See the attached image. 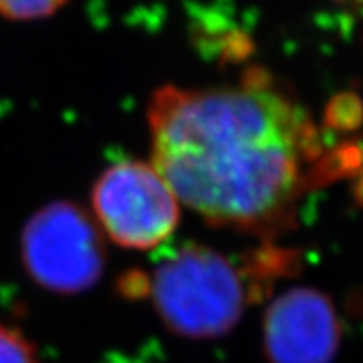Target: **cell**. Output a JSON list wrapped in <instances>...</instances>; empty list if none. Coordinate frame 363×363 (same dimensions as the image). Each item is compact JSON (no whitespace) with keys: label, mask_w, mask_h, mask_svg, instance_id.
<instances>
[{"label":"cell","mask_w":363,"mask_h":363,"mask_svg":"<svg viewBox=\"0 0 363 363\" xmlns=\"http://www.w3.org/2000/svg\"><path fill=\"white\" fill-rule=\"evenodd\" d=\"M21 254L32 280L63 295L86 291L104 271L99 228L71 202H52L35 211L23 230Z\"/></svg>","instance_id":"cell-3"},{"label":"cell","mask_w":363,"mask_h":363,"mask_svg":"<svg viewBox=\"0 0 363 363\" xmlns=\"http://www.w3.org/2000/svg\"><path fill=\"white\" fill-rule=\"evenodd\" d=\"M263 340L271 363H332L341 341L340 319L323 293L296 287L272 301Z\"/></svg>","instance_id":"cell-5"},{"label":"cell","mask_w":363,"mask_h":363,"mask_svg":"<svg viewBox=\"0 0 363 363\" xmlns=\"http://www.w3.org/2000/svg\"><path fill=\"white\" fill-rule=\"evenodd\" d=\"M328 125L341 132L358 128L363 121V104L358 96L352 93H343L330 102Z\"/></svg>","instance_id":"cell-6"},{"label":"cell","mask_w":363,"mask_h":363,"mask_svg":"<svg viewBox=\"0 0 363 363\" xmlns=\"http://www.w3.org/2000/svg\"><path fill=\"white\" fill-rule=\"evenodd\" d=\"M93 210L106 234L125 249L158 247L178 225V199L154 165H111L93 187Z\"/></svg>","instance_id":"cell-4"},{"label":"cell","mask_w":363,"mask_h":363,"mask_svg":"<svg viewBox=\"0 0 363 363\" xmlns=\"http://www.w3.org/2000/svg\"><path fill=\"white\" fill-rule=\"evenodd\" d=\"M0 363H38L34 350L15 330L0 326Z\"/></svg>","instance_id":"cell-8"},{"label":"cell","mask_w":363,"mask_h":363,"mask_svg":"<svg viewBox=\"0 0 363 363\" xmlns=\"http://www.w3.org/2000/svg\"><path fill=\"white\" fill-rule=\"evenodd\" d=\"M148 125L156 171L211 225L280 232L308 187L326 180L315 126L262 72L235 86L162 87Z\"/></svg>","instance_id":"cell-1"},{"label":"cell","mask_w":363,"mask_h":363,"mask_svg":"<svg viewBox=\"0 0 363 363\" xmlns=\"http://www.w3.org/2000/svg\"><path fill=\"white\" fill-rule=\"evenodd\" d=\"M65 4V0H0V15L17 21L48 17Z\"/></svg>","instance_id":"cell-7"},{"label":"cell","mask_w":363,"mask_h":363,"mask_svg":"<svg viewBox=\"0 0 363 363\" xmlns=\"http://www.w3.org/2000/svg\"><path fill=\"white\" fill-rule=\"evenodd\" d=\"M354 191H356V199H358L359 204H363V172L358 177V182H356Z\"/></svg>","instance_id":"cell-9"},{"label":"cell","mask_w":363,"mask_h":363,"mask_svg":"<svg viewBox=\"0 0 363 363\" xmlns=\"http://www.w3.org/2000/svg\"><path fill=\"white\" fill-rule=\"evenodd\" d=\"M150 295L169 330L189 340L220 337L247 306V284L234 263L217 250L189 245L152 274Z\"/></svg>","instance_id":"cell-2"}]
</instances>
